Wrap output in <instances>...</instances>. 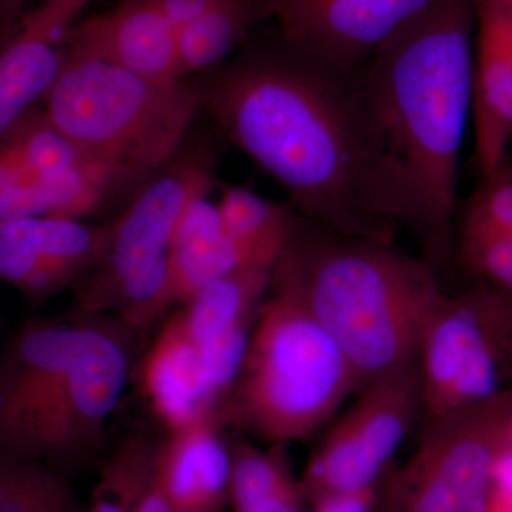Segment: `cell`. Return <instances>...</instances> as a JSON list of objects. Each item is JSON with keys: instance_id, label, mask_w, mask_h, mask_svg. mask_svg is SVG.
I'll list each match as a JSON object with an SVG mask.
<instances>
[{"instance_id": "1f68e13d", "label": "cell", "mask_w": 512, "mask_h": 512, "mask_svg": "<svg viewBox=\"0 0 512 512\" xmlns=\"http://www.w3.org/2000/svg\"><path fill=\"white\" fill-rule=\"evenodd\" d=\"M133 512H173L167 497H165L163 488L158 483L156 466H154L153 473L150 474L143 490L138 495Z\"/></svg>"}, {"instance_id": "4fadbf2b", "label": "cell", "mask_w": 512, "mask_h": 512, "mask_svg": "<svg viewBox=\"0 0 512 512\" xmlns=\"http://www.w3.org/2000/svg\"><path fill=\"white\" fill-rule=\"evenodd\" d=\"M87 320L26 323L0 352V456L62 386L79 352Z\"/></svg>"}, {"instance_id": "6da1fadb", "label": "cell", "mask_w": 512, "mask_h": 512, "mask_svg": "<svg viewBox=\"0 0 512 512\" xmlns=\"http://www.w3.org/2000/svg\"><path fill=\"white\" fill-rule=\"evenodd\" d=\"M197 87L201 110L316 227L389 245L407 227L355 73L285 43L239 56Z\"/></svg>"}, {"instance_id": "836d02e7", "label": "cell", "mask_w": 512, "mask_h": 512, "mask_svg": "<svg viewBox=\"0 0 512 512\" xmlns=\"http://www.w3.org/2000/svg\"><path fill=\"white\" fill-rule=\"evenodd\" d=\"M497 2V0H495ZM503 9L505 32H507L508 43H510L512 55V6L504 5V3L497 2Z\"/></svg>"}, {"instance_id": "cb8c5ba5", "label": "cell", "mask_w": 512, "mask_h": 512, "mask_svg": "<svg viewBox=\"0 0 512 512\" xmlns=\"http://www.w3.org/2000/svg\"><path fill=\"white\" fill-rule=\"evenodd\" d=\"M156 457L157 451L146 441H131L121 448L104 470L89 512H133Z\"/></svg>"}, {"instance_id": "4dcf8cb0", "label": "cell", "mask_w": 512, "mask_h": 512, "mask_svg": "<svg viewBox=\"0 0 512 512\" xmlns=\"http://www.w3.org/2000/svg\"><path fill=\"white\" fill-rule=\"evenodd\" d=\"M305 500L302 495L301 487L288 488L268 495V497L259 498L252 503L237 507V512H303L302 501Z\"/></svg>"}, {"instance_id": "5bb4252c", "label": "cell", "mask_w": 512, "mask_h": 512, "mask_svg": "<svg viewBox=\"0 0 512 512\" xmlns=\"http://www.w3.org/2000/svg\"><path fill=\"white\" fill-rule=\"evenodd\" d=\"M93 0H43L25 12L0 46V138L55 84L64 62V40Z\"/></svg>"}, {"instance_id": "83f0119b", "label": "cell", "mask_w": 512, "mask_h": 512, "mask_svg": "<svg viewBox=\"0 0 512 512\" xmlns=\"http://www.w3.org/2000/svg\"><path fill=\"white\" fill-rule=\"evenodd\" d=\"M379 484L355 493L335 494L313 503L312 512H376Z\"/></svg>"}, {"instance_id": "8992f818", "label": "cell", "mask_w": 512, "mask_h": 512, "mask_svg": "<svg viewBox=\"0 0 512 512\" xmlns=\"http://www.w3.org/2000/svg\"><path fill=\"white\" fill-rule=\"evenodd\" d=\"M214 153L183 147L136 191L117 220L99 261L77 284L84 315L116 312L130 328H143L165 309L168 251L188 205L214 188Z\"/></svg>"}, {"instance_id": "d6a6232c", "label": "cell", "mask_w": 512, "mask_h": 512, "mask_svg": "<svg viewBox=\"0 0 512 512\" xmlns=\"http://www.w3.org/2000/svg\"><path fill=\"white\" fill-rule=\"evenodd\" d=\"M28 0H0V46L15 33L19 20L25 15Z\"/></svg>"}, {"instance_id": "603a6c76", "label": "cell", "mask_w": 512, "mask_h": 512, "mask_svg": "<svg viewBox=\"0 0 512 512\" xmlns=\"http://www.w3.org/2000/svg\"><path fill=\"white\" fill-rule=\"evenodd\" d=\"M0 512H72V503L52 471L0 456Z\"/></svg>"}, {"instance_id": "8fae6325", "label": "cell", "mask_w": 512, "mask_h": 512, "mask_svg": "<svg viewBox=\"0 0 512 512\" xmlns=\"http://www.w3.org/2000/svg\"><path fill=\"white\" fill-rule=\"evenodd\" d=\"M436 0H278L275 18L286 45L346 73Z\"/></svg>"}, {"instance_id": "2e32d148", "label": "cell", "mask_w": 512, "mask_h": 512, "mask_svg": "<svg viewBox=\"0 0 512 512\" xmlns=\"http://www.w3.org/2000/svg\"><path fill=\"white\" fill-rule=\"evenodd\" d=\"M476 33L471 113L474 158L485 177L507 160L512 144V55L495 0H477Z\"/></svg>"}, {"instance_id": "ac0fdd59", "label": "cell", "mask_w": 512, "mask_h": 512, "mask_svg": "<svg viewBox=\"0 0 512 512\" xmlns=\"http://www.w3.org/2000/svg\"><path fill=\"white\" fill-rule=\"evenodd\" d=\"M268 268L234 269L183 303L181 316L202 355L210 359L239 360L247 352L252 319L271 285Z\"/></svg>"}, {"instance_id": "52a82bcc", "label": "cell", "mask_w": 512, "mask_h": 512, "mask_svg": "<svg viewBox=\"0 0 512 512\" xmlns=\"http://www.w3.org/2000/svg\"><path fill=\"white\" fill-rule=\"evenodd\" d=\"M426 420L508 392L512 296L481 284L441 299L417 356Z\"/></svg>"}, {"instance_id": "f1b7e54d", "label": "cell", "mask_w": 512, "mask_h": 512, "mask_svg": "<svg viewBox=\"0 0 512 512\" xmlns=\"http://www.w3.org/2000/svg\"><path fill=\"white\" fill-rule=\"evenodd\" d=\"M175 28L201 18L224 0H148Z\"/></svg>"}, {"instance_id": "9a60e30c", "label": "cell", "mask_w": 512, "mask_h": 512, "mask_svg": "<svg viewBox=\"0 0 512 512\" xmlns=\"http://www.w3.org/2000/svg\"><path fill=\"white\" fill-rule=\"evenodd\" d=\"M64 56L101 60L160 82L184 80L177 28L148 0H123L116 8L80 20L67 33Z\"/></svg>"}, {"instance_id": "7402d4cb", "label": "cell", "mask_w": 512, "mask_h": 512, "mask_svg": "<svg viewBox=\"0 0 512 512\" xmlns=\"http://www.w3.org/2000/svg\"><path fill=\"white\" fill-rule=\"evenodd\" d=\"M278 0H224L201 18L177 29L178 63L184 80L220 66L247 40L249 29L275 16Z\"/></svg>"}, {"instance_id": "9c48e42d", "label": "cell", "mask_w": 512, "mask_h": 512, "mask_svg": "<svg viewBox=\"0 0 512 512\" xmlns=\"http://www.w3.org/2000/svg\"><path fill=\"white\" fill-rule=\"evenodd\" d=\"M315 451L299 487L315 503L379 484L384 468L423 414L419 366L409 363L366 387Z\"/></svg>"}, {"instance_id": "f546056e", "label": "cell", "mask_w": 512, "mask_h": 512, "mask_svg": "<svg viewBox=\"0 0 512 512\" xmlns=\"http://www.w3.org/2000/svg\"><path fill=\"white\" fill-rule=\"evenodd\" d=\"M488 512H512V448L507 447L495 467Z\"/></svg>"}, {"instance_id": "44dd1931", "label": "cell", "mask_w": 512, "mask_h": 512, "mask_svg": "<svg viewBox=\"0 0 512 512\" xmlns=\"http://www.w3.org/2000/svg\"><path fill=\"white\" fill-rule=\"evenodd\" d=\"M217 207L241 266L274 269L298 229L292 214L254 191L232 185L222 188Z\"/></svg>"}, {"instance_id": "ba28073f", "label": "cell", "mask_w": 512, "mask_h": 512, "mask_svg": "<svg viewBox=\"0 0 512 512\" xmlns=\"http://www.w3.org/2000/svg\"><path fill=\"white\" fill-rule=\"evenodd\" d=\"M512 390L427 420L409 463L380 498L393 512H488L495 467L508 447Z\"/></svg>"}, {"instance_id": "74e56055", "label": "cell", "mask_w": 512, "mask_h": 512, "mask_svg": "<svg viewBox=\"0 0 512 512\" xmlns=\"http://www.w3.org/2000/svg\"><path fill=\"white\" fill-rule=\"evenodd\" d=\"M207 512H212V511H207Z\"/></svg>"}, {"instance_id": "d4e9b609", "label": "cell", "mask_w": 512, "mask_h": 512, "mask_svg": "<svg viewBox=\"0 0 512 512\" xmlns=\"http://www.w3.org/2000/svg\"><path fill=\"white\" fill-rule=\"evenodd\" d=\"M232 456L229 490L235 508L281 493L299 483L293 480L284 458L242 446Z\"/></svg>"}, {"instance_id": "3957f363", "label": "cell", "mask_w": 512, "mask_h": 512, "mask_svg": "<svg viewBox=\"0 0 512 512\" xmlns=\"http://www.w3.org/2000/svg\"><path fill=\"white\" fill-rule=\"evenodd\" d=\"M296 229L275 268L335 339L360 390L416 362L444 298L433 269L389 244Z\"/></svg>"}, {"instance_id": "8d00e7d4", "label": "cell", "mask_w": 512, "mask_h": 512, "mask_svg": "<svg viewBox=\"0 0 512 512\" xmlns=\"http://www.w3.org/2000/svg\"><path fill=\"white\" fill-rule=\"evenodd\" d=\"M497 2L504 3V5L512 6V0H497Z\"/></svg>"}, {"instance_id": "277c9868", "label": "cell", "mask_w": 512, "mask_h": 512, "mask_svg": "<svg viewBox=\"0 0 512 512\" xmlns=\"http://www.w3.org/2000/svg\"><path fill=\"white\" fill-rule=\"evenodd\" d=\"M46 116L120 192L137 191L183 147L197 83L160 82L101 60L64 56Z\"/></svg>"}, {"instance_id": "e575fe53", "label": "cell", "mask_w": 512, "mask_h": 512, "mask_svg": "<svg viewBox=\"0 0 512 512\" xmlns=\"http://www.w3.org/2000/svg\"><path fill=\"white\" fill-rule=\"evenodd\" d=\"M376 512H393L387 507L386 503L380 498V488H379V501H377Z\"/></svg>"}, {"instance_id": "484cf974", "label": "cell", "mask_w": 512, "mask_h": 512, "mask_svg": "<svg viewBox=\"0 0 512 512\" xmlns=\"http://www.w3.org/2000/svg\"><path fill=\"white\" fill-rule=\"evenodd\" d=\"M468 202L461 232H503L512 234V161H504Z\"/></svg>"}, {"instance_id": "e0dca14e", "label": "cell", "mask_w": 512, "mask_h": 512, "mask_svg": "<svg viewBox=\"0 0 512 512\" xmlns=\"http://www.w3.org/2000/svg\"><path fill=\"white\" fill-rule=\"evenodd\" d=\"M143 387L154 412L171 431L215 416V392L197 343L180 311L165 323L143 366Z\"/></svg>"}, {"instance_id": "4316f807", "label": "cell", "mask_w": 512, "mask_h": 512, "mask_svg": "<svg viewBox=\"0 0 512 512\" xmlns=\"http://www.w3.org/2000/svg\"><path fill=\"white\" fill-rule=\"evenodd\" d=\"M460 254L483 284L512 296V234L461 232Z\"/></svg>"}, {"instance_id": "d590c367", "label": "cell", "mask_w": 512, "mask_h": 512, "mask_svg": "<svg viewBox=\"0 0 512 512\" xmlns=\"http://www.w3.org/2000/svg\"><path fill=\"white\" fill-rule=\"evenodd\" d=\"M507 440H508V447L512 448V406H511V412H510V419H508Z\"/></svg>"}, {"instance_id": "5b68a950", "label": "cell", "mask_w": 512, "mask_h": 512, "mask_svg": "<svg viewBox=\"0 0 512 512\" xmlns=\"http://www.w3.org/2000/svg\"><path fill=\"white\" fill-rule=\"evenodd\" d=\"M269 291L231 387V413L261 439L286 444L312 436L360 386L338 343L276 268Z\"/></svg>"}, {"instance_id": "ffe728a7", "label": "cell", "mask_w": 512, "mask_h": 512, "mask_svg": "<svg viewBox=\"0 0 512 512\" xmlns=\"http://www.w3.org/2000/svg\"><path fill=\"white\" fill-rule=\"evenodd\" d=\"M238 268L245 266L225 234L217 204L208 194L195 198L171 239L165 308L183 305L202 286Z\"/></svg>"}, {"instance_id": "30bf717a", "label": "cell", "mask_w": 512, "mask_h": 512, "mask_svg": "<svg viewBox=\"0 0 512 512\" xmlns=\"http://www.w3.org/2000/svg\"><path fill=\"white\" fill-rule=\"evenodd\" d=\"M123 336L87 320L82 345L53 402L33 420L10 456L33 461L67 460L100 443L128 379Z\"/></svg>"}, {"instance_id": "7a4b0ae2", "label": "cell", "mask_w": 512, "mask_h": 512, "mask_svg": "<svg viewBox=\"0 0 512 512\" xmlns=\"http://www.w3.org/2000/svg\"><path fill=\"white\" fill-rule=\"evenodd\" d=\"M477 0H436L355 73L413 229L446 254L471 111Z\"/></svg>"}, {"instance_id": "7c38bea8", "label": "cell", "mask_w": 512, "mask_h": 512, "mask_svg": "<svg viewBox=\"0 0 512 512\" xmlns=\"http://www.w3.org/2000/svg\"><path fill=\"white\" fill-rule=\"evenodd\" d=\"M110 228L70 218L0 220V282L33 302L76 288L103 254Z\"/></svg>"}, {"instance_id": "d6986e66", "label": "cell", "mask_w": 512, "mask_h": 512, "mask_svg": "<svg viewBox=\"0 0 512 512\" xmlns=\"http://www.w3.org/2000/svg\"><path fill=\"white\" fill-rule=\"evenodd\" d=\"M157 450L156 476L173 512H207L229 490L232 456L215 416L171 431Z\"/></svg>"}]
</instances>
